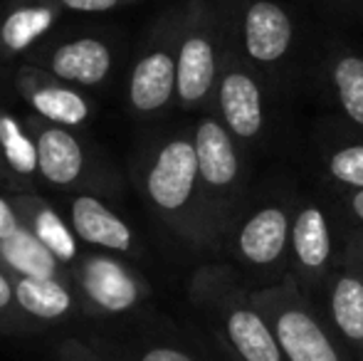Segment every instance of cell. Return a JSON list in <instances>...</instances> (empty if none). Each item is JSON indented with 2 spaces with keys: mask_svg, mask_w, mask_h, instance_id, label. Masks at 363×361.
I'll return each mask as SVG.
<instances>
[{
  "mask_svg": "<svg viewBox=\"0 0 363 361\" xmlns=\"http://www.w3.org/2000/svg\"><path fill=\"white\" fill-rule=\"evenodd\" d=\"M15 302L38 319H60L74 307L72 292L62 279L15 277Z\"/></svg>",
  "mask_w": 363,
  "mask_h": 361,
  "instance_id": "603a6c76",
  "label": "cell"
},
{
  "mask_svg": "<svg viewBox=\"0 0 363 361\" xmlns=\"http://www.w3.org/2000/svg\"><path fill=\"white\" fill-rule=\"evenodd\" d=\"M55 3L65 10H72V13H109V10L139 3V0H55Z\"/></svg>",
  "mask_w": 363,
  "mask_h": 361,
  "instance_id": "484cf974",
  "label": "cell"
},
{
  "mask_svg": "<svg viewBox=\"0 0 363 361\" xmlns=\"http://www.w3.org/2000/svg\"><path fill=\"white\" fill-rule=\"evenodd\" d=\"M23 226L25 223L20 218L18 208H15V201H8V198L0 196V240L15 235Z\"/></svg>",
  "mask_w": 363,
  "mask_h": 361,
  "instance_id": "4316f807",
  "label": "cell"
},
{
  "mask_svg": "<svg viewBox=\"0 0 363 361\" xmlns=\"http://www.w3.org/2000/svg\"><path fill=\"white\" fill-rule=\"evenodd\" d=\"M141 361H196L193 357H188L186 352L181 349H173V347H156V349H148V352L141 357Z\"/></svg>",
  "mask_w": 363,
  "mask_h": 361,
  "instance_id": "83f0119b",
  "label": "cell"
},
{
  "mask_svg": "<svg viewBox=\"0 0 363 361\" xmlns=\"http://www.w3.org/2000/svg\"><path fill=\"white\" fill-rule=\"evenodd\" d=\"M0 265L15 277H40L62 279V262L33 235L28 226L20 228L15 235L0 240Z\"/></svg>",
  "mask_w": 363,
  "mask_h": 361,
  "instance_id": "44dd1931",
  "label": "cell"
},
{
  "mask_svg": "<svg viewBox=\"0 0 363 361\" xmlns=\"http://www.w3.org/2000/svg\"><path fill=\"white\" fill-rule=\"evenodd\" d=\"M329 191V188H326ZM339 208L346 218V226L356 233H363V188L361 191H349V193H334Z\"/></svg>",
  "mask_w": 363,
  "mask_h": 361,
  "instance_id": "d4e9b609",
  "label": "cell"
},
{
  "mask_svg": "<svg viewBox=\"0 0 363 361\" xmlns=\"http://www.w3.org/2000/svg\"><path fill=\"white\" fill-rule=\"evenodd\" d=\"M0 176H5V171H3V169H0Z\"/></svg>",
  "mask_w": 363,
  "mask_h": 361,
  "instance_id": "f546056e",
  "label": "cell"
},
{
  "mask_svg": "<svg viewBox=\"0 0 363 361\" xmlns=\"http://www.w3.org/2000/svg\"><path fill=\"white\" fill-rule=\"evenodd\" d=\"M181 25L183 3H178L158 18L131 67L126 96L139 116H158L176 101Z\"/></svg>",
  "mask_w": 363,
  "mask_h": 361,
  "instance_id": "8fae6325",
  "label": "cell"
},
{
  "mask_svg": "<svg viewBox=\"0 0 363 361\" xmlns=\"http://www.w3.org/2000/svg\"><path fill=\"white\" fill-rule=\"evenodd\" d=\"M351 228L339 201L324 186L296 191L289 235L287 277L309 299L324 294L344 260Z\"/></svg>",
  "mask_w": 363,
  "mask_h": 361,
  "instance_id": "5b68a950",
  "label": "cell"
},
{
  "mask_svg": "<svg viewBox=\"0 0 363 361\" xmlns=\"http://www.w3.org/2000/svg\"><path fill=\"white\" fill-rule=\"evenodd\" d=\"M203 191L208 248H223L225 235L240 218L255 191L252 156L228 131L213 109H206L193 126Z\"/></svg>",
  "mask_w": 363,
  "mask_h": 361,
  "instance_id": "3957f363",
  "label": "cell"
},
{
  "mask_svg": "<svg viewBox=\"0 0 363 361\" xmlns=\"http://www.w3.org/2000/svg\"><path fill=\"white\" fill-rule=\"evenodd\" d=\"M28 126L38 146V176L60 188L74 186L84 171V149L74 131L43 121L38 116L28 119Z\"/></svg>",
  "mask_w": 363,
  "mask_h": 361,
  "instance_id": "e0dca14e",
  "label": "cell"
},
{
  "mask_svg": "<svg viewBox=\"0 0 363 361\" xmlns=\"http://www.w3.org/2000/svg\"><path fill=\"white\" fill-rule=\"evenodd\" d=\"M60 8L55 0H30L8 10L0 23V52L5 57L25 55L57 25Z\"/></svg>",
  "mask_w": 363,
  "mask_h": 361,
  "instance_id": "d6986e66",
  "label": "cell"
},
{
  "mask_svg": "<svg viewBox=\"0 0 363 361\" xmlns=\"http://www.w3.org/2000/svg\"><path fill=\"white\" fill-rule=\"evenodd\" d=\"M321 297L324 317L346 349L363 361V233L351 231L344 260Z\"/></svg>",
  "mask_w": 363,
  "mask_h": 361,
  "instance_id": "7c38bea8",
  "label": "cell"
},
{
  "mask_svg": "<svg viewBox=\"0 0 363 361\" xmlns=\"http://www.w3.org/2000/svg\"><path fill=\"white\" fill-rule=\"evenodd\" d=\"M230 48L279 94L306 87L314 33L287 0H223Z\"/></svg>",
  "mask_w": 363,
  "mask_h": 361,
  "instance_id": "6da1fadb",
  "label": "cell"
},
{
  "mask_svg": "<svg viewBox=\"0 0 363 361\" xmlns=\"http://www.w3.org/2000/svg\"><path fill=\"white\" fill-rule=\"evenodd\" d=\"M30 57L33 67L52 74L65 84H79V87H96L109 77L114 67L111 45L94 35H82L67 43L50 45L48 50L33 52Z\"/></svg>",
  "mask_w": 363,
  "mask_h": 361,
  "instance_id": "5bb4252c",
  "label": "cell"
},
{
  "mask_svg": "<svg viewBox=\"0 0 363 361\" xmlns=\"http://www.w3.org/2000/svg\"><path fill=\"white\" fill-rule=\"evenodd\" d=\"M250 297L272 327L284 361H349L339 334L321 314L319 304L289 277L272 287L252 289Z\"/></svg>",
  "mask_w": 363,
  "mask_h": 361,
  "instance_id": "ba28073f",
  "label": "cell"
},
{
  "mask_svg": "<svg viewBox=\"0 0 363 361\" xmlns=\"http://www.w3.org/2000/svg\"><path fill=\"white\" fill-rule=\"evenodd\" d=\"M69 226L77 240L101 250L131 252L136 248V235L129 223L89 193H79L69 201Z\"/></svg>",
  "mask_w": 363,
  "mask_h": 361,
  "instance_id": "ac0fdd59",
  "label": "cell"
},
{
  "mask_svg": "<svg viewBox=\"0 0 363 361\" xmlns=\"http://www.w3.org/2000/svg\"><path fill=\"white\" fill-rule=\"evenodd\" d=\"M144 196L158 221L193 248H208L196 141L191 131L166 136L141 171Z\"/></svg>",
  "mask_w": 363,
  "mask_h": 361,
  "instance_id": "277c9868",
  "label": "cell"
},
{
  "mask_svg": "<svg viewBox=\"0 0 363 361\" xmlns=\"http://www.w3.org/2000/svg\"><path fill=\"white\" fill-rule=\"evenodd\" d=\"M0 169L18 183H30L38 171V146L28 121L0 109Z\"/></svg>",
  "mask_w": 363,
  "mask_h": 361,
  "instance_id": "7402d4cb",
  "label": "cell"
},
{
  "mask_svg": "<svg viewBox=\"0 0 363 361\" xmlns=\"http://www.w3.org/2000/svg\"><path fill=\"white\" fill-rule=\"evenodd\" d=\"M284 99L228 45L211 109L250 156L269 151L279 139Z\"/></svg>",
  "mask_w": 363,
  "mask_h": 361,
  "instance_id": "8992f818",
  "label": "cell"
},
{
  "mask_svg": "<svg viewBox=\"0 0 363 361\" xmlns=\"http://www.w3.org/2000/svg\"><path fill=\"white\" fill-rule=\"evenodd\" d=\"M319 15H324L331 28L349 25V28H363V0H309Z\"/></svg>",
  "mask_w": 363,
  "mask_h": 361,
  "instance_id": "cb8c5ba5",
  "label": "cell"
},
{
  "mask_svg": "<svg viewBox=\"0 0 363 361\" xmlns=\"http://www.w3.org/2000/svg\"><path fill=\"white\" fill-rule=\"evenodd\" d=\"M79 284L99 309L109 314L129 312L144 297V284L124 262L106 255L79 260Z\"/></svg>",
  "mask_w": 363,
  "mask_h": 361,
  "instance_id": "2e32d148",
  "label": "cell"
},
{
  "mask_svg": "<svg viewBox=\"0 0 363 361\" xmlns=\"http://www.w3.org/2000/svg\"><path fill=\"white\" fill-rule=\"evenodd\" d=\"M13 299H15V284L8 277V272L0 267V312H5L13 304Z\"/></svg>",
  "mask_w": 363,
  "mask_h": 361,
  "instance_id": "f1b7e54d",
  "label": "cell"
},
{
  "mask_svg": "<svg viewBox=\"0 0 363 361\" xmlns=\"http://www.w3.org/2000/svg\"><path fill=\"white\" fill-rule=\"evenodd\" d=\"M316 179L331 193L363 188V134L326 114L311 134Z\"/></svg>",
  "mask_w": 363,
  "mask_h": 361,
  "instance_id": "4fadbf2b",
  "label": "cell"
},
{
  "mask_svg": "<svg viewBox=\"0 0 363 361\" xmlns=\"http://www.w3.org/2000/svg\"><path fill=\"white\" fill-rule=\"evenodd\" d=\"M15 208H18L25 226L33 231V235L38 238L62 265H74V262L82 260L72 226L65 223V218L60 216L50 203H45L43 198H38V196L18 193V196H15Z\"/></svg>",
  "mask_w": 363,
  "mask_h": 361,
  "instance_id": "ffe728a7",
  "label": "cell"
},
{
  "mask_svg": "<svg viewBox=\"0 0 363 361\" xmlns=\"http://www.w3.org/2000/svg\"><path fill=\"white\" fill-rule=\"evenodd\" d=\"M196 292L218 317L225 342L240 361H284L272 327L252 304V289L240 287L233 272L208 267L198 274Z\"/></svg>",
  "mask_w": 363,
  "mask_h": 361,
  "instance_id": "9c48e42d",
  "label": "cell"
},
{
  "mask_svg": "<svg viewBox=\"0 0 363 361\" xmlns=\"http://www.w3.org/2000/svg\"><path fill=\"white\" fill-rule=\"evenodd\" d=\"M228 45L223 0H183L176 82L181 109H211Z\"/></svg>",
  "mask_w": 363,
  "mask_h": 361,
  "instance_id": "52a82bcc",
  "label": "cell"
},
{
  "mask_svg": "<svg viewBox=\"0 0 363 361\" xmlns=\"http://www.w3.org/2000/svg\"><path fill=\"white\" fill-rule=\"evenodd\" d=\"M304 89L326 104L329 116L363 134V48L336 28L314 33Z\"/></svg>",
  "mask_w": 363,
  "mask_h": 361,
  "instance_id": "30bf717a",
  "label": "cell"
},
{
  "mask_svg": "<svg viewBox=\"0 0 363 361\" xmlns=\"http://www.w3.org/2000/svg\"><path fill=\"white\" fill-rule=\"evenodd\" d=\"M296 191L299 183L287 176H274L255 186L247 206L223 240L233 260L262 287H272L287 277Z\"/></svg>",
  "mask_w": 363,
  "mask_h": 361,
  "instance_id": "7a4b0ae2",
  "label": "cell"
},
{
  "mask_svg": "<svg viewBox=\"0 0 363 361\" xmlns=\"http://www.w3.org/2000/svg\"><path fill=\"white\" fill-rule=\"evenodd\" d=\"M18 89L20 96L28 101L33 114L50 124L65 126V129H74L82 126L91 114V104L84 99L69 84L55 79L52 74L43 72V70L25 65L18 72Z\"/></svg>",
  "mask_w": 363,
  "mask_h": 361,
  "instance_id": "9a60e30c",
  "label": "cell"
}]
</instances>
